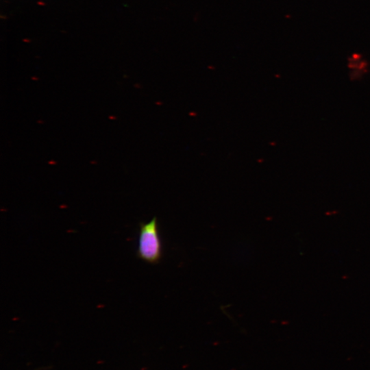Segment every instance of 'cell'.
I'll return each instance as SVG.
<instances>
[{"instance_id":"1","label":"cell","mask_w":370,"mask_h":370,"mask_svg":"<svg viewBox=\"0 0 370 370\" xmlns=\"http://www.w3.org/2000/svg\"><path fill=\"white\" fill-rule=\"evenodd\" d=\"M162 255V242L157 218L154 217L147 223H140L137 257L146 262L155 264L160 262Z\"/></svg>"}]
</instances>
